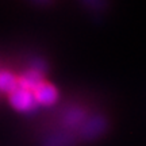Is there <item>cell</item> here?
Returning a JSON list of instances; mask_svg holds the SVG:
<instances>
[{
	"instance_id": "obj_1",
	"label": "cell",
	"mask_w": 146,
	"mask_h": 146,
	"mask_svg": "<svg viewBox=\"0 0 146 146\" xmlns=\"http://www.w3.org/2000/svg\"><path fill=\"white\" fill-rule=\"evenodd\" d=\"M8 98H10L11 106L16 111H21V112H30L38 104L34 92L29 91V89L21 88V87L15 89L12 94L8 95Z\"/></svg>"
},
{
	"instance_id": "obj_2",
	"label": "cell",
	"mask_w": 146,
	"mask_h": 146,
	"mask_svg": "<svg viewBox=\"0 0 146 146\" xmlns=\"http://www.w3.org/2000/svg\"><path fill=\"white\" fill-rule=\"evenodd\" d=\"M34 95H35L38 104H43V106H52L58 99L57 88L53 84L46 83V81L41 83L36 87L35 91H34Z\"/></svg>"
},
{
	"instance_id": "obj_3",
	"label": "cell",
	"mask_w": 146,
	"mask_h": 146,
	"mask_svg": "<svg viewBox=\"0 0 146 146\" xmlns=\"http://www.w3.org/2000/svg\"><path fill=\"white\" fill-rule=\"evenodd\" d=\"M19 78V87L21 88H25V89H29V91H35V88L39 85L41 83H43V80H42V74L39 70H35V69H33V70H29L26 72L23 76H21Z\"/></svg>"
},
{
	"instance_id": "obj_4",
	"label": "cell",
	"mask_w": 146,
	"mask_h": 146,
	"mask_svg": "<svg viewBox=\"0 0 146 146\" xmlns=\"http://www.w3.org/2000/svg\"><path fill=\"white\" fill-rule=\"evenodd\" d=\"M18 88H19V78L7 70H1L0 72V91L10 95Z\"/></svg>"
}]
</instances>
